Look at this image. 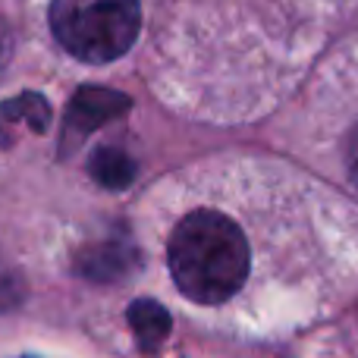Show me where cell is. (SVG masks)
Wrapping results in <instances>:
<instances>
[{
	"label": "cell",
	"mask_w": 358,
	"mask_h": 358,
	"mask_svg": "<svg viewBox=\"0 0 358 358\" xmlns=\"http://www.w3.org/2000/svg\"><path fill=\"white\" fill-rule=\"evenodd\" d=\"M176 289L189 302L223 305L245 286L252 255L248 239L220 210H192L179 220L167 248Z\"/></svg>",
	"instance_id": "cell-1"
},
{
	"label": "cell",
	"mask_w": 358,
	"mask_h": 358,
	"mask_svg": "<svg viewBox=\"0 0 358 358\" xmlns=\"http://www.w3.org/2000/svg\"><path fill=\"white\" fill-rule=\"evenodd\" d=\"M50 31L82 63H110L136 44L142 29L138 0H54Z\"/></svg>",
	"instance_id": "cell-2"
},
{
	"label": "cell",
	"mask_w": 358,
	"mask_h": 358,
	"mask_svg": "<svg viewBox=\"0 0 358 358\" xmlns=\"http://www.w3.org/2000/svg\"><path fill=\"white\" fill-rule=\"evenodd\" d=\"M132 101L126 94L113 92V88L85 85L69 98L66 113H63V136H60V155L69 157L98 126L110 123V120L123 117L129 110Z\"/></svg>",
	"instance_id": "cell-3"
},
{
	"label": "cell",
	"mask_w": 358,
	"mask_h": 358,
	"mask_svg": "<svg viewBox=\"0 0 358 358\" xmlns=\"http://www.w3.org/2000/svg\"><path fill=\"white\" fill-rule=\"evenodd\" d=\"M138 248L129 236L113 233L94 239L76 252V271L92 283H120L138 271Z\"/></svg>",
	"instance_id": "cell-4"
},
{
	"label": "cell",
	"mask_w": 358,
	"mask_h": 358,
	"mask_svg": "<svg viewBox=\"0 0 358 358\" xmlns=\"http://www.w3.org/2000/svg\"><path fill=\"white\" fill-rule=\"evenodd\" d=\"M50 126V107L41 94H16V98L0 104V148L16 142V132H48Z\"/></svg>",
	"instance_id": "cell-5"
},
{
	"label": "cell",
	"mask_w": 358,
	"mask_h": 358,
	"mask_svg": "<svg viewBox=\"0 0 358 358\" xmlns=\"http://www.w3.org/2000/svg\"><path fill=\"white\" fill-rule=\"evenodd\" d=\"M129 327L132 334H136V343L145 349V352H151V349H157L164 340H167L170 334V315L164 305L151 302V299H138V302L129 305Z\"/></svg>",
	"instance_id": "cell-6"
},
{
	"label": "cell",
	"mask_w": 358,
	"mask_h": 358,
	"mask_svg": "<svg viewBox=\"0 0 358 358\" xmlns=\"http://www.w3.org/2000/svg\"><path fill=\"white\" fill-rule=\"evenodd\" d=\"M88 173L104 189H126L136 179V161L123 148H98L88 157Z\"/></svg>",
	"instance_id": "cell-7"
},
{
	"label": "cell",
	"mask_w": 358,
	"mask_h": 358,
	"mask_svg": "<svg viewBox=\"0 0 358 358\" xmlns=\"http://www.w3.org/2000/svg\"><path fill=\"white\" fill-rule=\"evenodd\" d=\"M25 299V280L16 267L10 264L3 252H0V311H13L19 308Z\"/></svg>",
	"instance_id": "cell-8"
},
{
	"label": "cell",
	"mask_w": 358,
	"mask_h": 358,
	"mask_svg": "<svg viewBox=\"0 0 358 358\" xmlns=\"http://www.w3.org/2000/svg\"><path fill=\"white\" fill-rule=\"evenodd\" d=\"M346 170L352 176V182L358 185V126L346 136Z\"/></svg>",
	"instance_id": "cell-9"
},
{
	"label": "cell",
	"mask_w": 358,
	"mask_h": 358,
	"mask_svg": "<svg viewBox=\"0 0 358 358\" xmlns=\"http://www.w3.org/2000/svg\"><path fill=\"white\" fill-rule=\"evenodd\" d=\"M13 57V29L0 19V73L6 69V63H10Z\"/></svg>",
	"instance_id": "cell-10"
}]
</instances>
